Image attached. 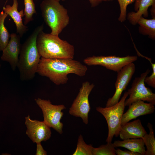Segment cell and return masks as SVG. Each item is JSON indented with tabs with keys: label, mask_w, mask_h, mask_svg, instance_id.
Listing matches in <instances>:
<instances>
[{
	"label": "cell",
	"mask_w": 155,
	"mask_h": 155,
	"mask_svg": "<svg viewBox=\"0 0 155 155\" xmlns=\"http://www.w3.org/2000/svg\"><path fill=\"white\" fill-rule=\"evenodd\" d=\"M151 13L153 18H155V3L152 5V8L150 9Z\"/></svg>",
	"instance_id": "cell-29"
},
{
	"label": "cell",
	"mask_w": 155,
	"mask_h": 155,
	"mask_svg": "<svg viewBox=\"0 0 155 155\" xmlns=\"http://www.w3.org/2000/svg\"><path fill=\"white\" fill-rule=\"evenodd\" d=\"M139 25L140 33L144 35L148 36L153 40L155 39V18L148 19L141 17L137 23Z\"/></svg>",
	"instance_id": "cell-18"
},
{
	"label": "cell",
	"mask_w": 155,
	"mask_h": 155,
	"mask_svg": "<svg viewBox=\"0 0 155 155\" xmlns=\"http://www.w3.org/2000/svg\"><path fill=\"white\" fill-rule=\"evenodd\" d=\"M114 147H122L125 148L131 151L137 152L141 155H145L146 150L143 139L132 138L116 140L113 143Z\"/></svg>",
	"instance_id": "cell-17"
},
{
	"label": "cell",
	"mask_w": 155,
	"mask_h": 155,
	"mask_svg": "<svg viewBox=\"0 0 155 155\" xmlns=\"http://www.w3.org/2000/svg\"><path fill=\"white\" fill-rule=\"evenodd\" d=\"M147 133L141 120L138 119L131 122H127L121 125L119 135L122 140L142 138Z\"/></svg>",
	"instance_id": "cell-14"
},
{
	"label": "cell",
	"mask_w": 155,
	"mask_h": 155,
	"mask_svg": "<svg viewBox=\"0 0 155 155\" xmlns=\"http://www.w3.org/2000/svg\"><path fill=\"white\" fill-rule=\"evenodd\" d=\"M150 71L148 69L142 73L140 77L135 78L131 87L128 90L129 97L125 100V106H129L134 102L140 100L146 101L155 104V94L150 88L146 87L144 81L146 77Z\"/></svg>",
	"instance_id": "cell-8"
},
{
	"label": "cell",
	"mask_w": 155,
	"mask_h": 155,
	"mask_svg": "<svg viewBox=\"0 0 155 155\" xmlns=\"http://www.w3.org/2000/svg\"><path fill=\"white\" fill-rule=\"evenodd\" d=\"M43 24L37 27L22 45L17 66L22 81L31 80L36 73L41 58L36 40L39 32L43 30Z\"/></svg>",
	"instance_id": "cell-2"
},
{
	"label": "cell",
	"mask_w": 155,
	"mask_h": 155,
	"mask_svg": "<svg viewBox=\"0 0 155 155\" xmlns=\"http://www.w3.org/2000/svg\"><path fill=\"white\" fill-rule=\"evenodd\" d=\"M115 147L111 142L107 143L98 148L93 147L92 149V155H116Z\"/></svg>",
	"instance_id": "cell-23"
},
{
	"label": "cell",
	"mask_w": 155,
	"mask_h": 155,
	"mask_svg": "<svg viewBox=\"0 0 155 155\" xmlns=\"http://www.w3.org/2000/svg\"><path fill=\"white\" fill-rule=\"evenodd\" d=\"M137 59V56L128 55L125 57L116 56H95L84 59V63L89 66L99 65L114 71L118 72L123 67L133 63Z\"/></svg>",
	"instance_id": "cell-9"
},
{
	"label": "cell",
	"mask_w": 155,
	"mask_h": 155,
	"mask_svg": "<svg viewBox=\"0 0 155 155\" xmlns=\"http://www.w3.org/2000/svg\"><path fill=\"white\" fill-rule=\"evenodd\" d=\"M35 100L42 110L44 122L50 128H53L61 134L63 124L60 120L63 115L62 111L66 108L65 106L63 104L54 105L50 100L40 98L35 99Z\"/></svg>",
	"instance_id": "cell-6"
},
{
	"label": "cell",
	"mask_w": 155,
	"mask_h": 155,
	"mask_svg": "<svg viewBox=\"0 0 155 155\" xmlns=\"http://www.w3.org/2000/svg\"><path fill=\"white\" fill-rule=\"evenodd\" d=\"M152 69L151 75L146 76L144 79V82L153 88H155V64L150 62Z\"/></svg>",
	"instance_id": "cell-25"
},
{
	"label": "cell",
	"mask_w": 155,
	"mask_h": 155,
	"mask_svg": "<svg viewBox=\"0 0 155 155\" xmlns=\"http://www.w3.org/2000/svg\"><path fill=\"white\" fill-rule=\"evenodd\" d=\"M135 70V65L132 63L117 72L116 80L115 84V92L112 97L108 99L106 107L112 106L119 102L123 92L126 89Z\"/></svg>",
	"instance_id": "cell-10"
},
{
	"label": "cell",
	"mask_w": 155,
	"mask_h": 155,
	"mask_svg": "<svg viewBox=\"0 0 155 155\" xmlns=\"http://www.w3.org/2000/svg\"><path fill=\"white\" fill-rule=\"evenodd\" d=\"M1 67V64L0 63V68Z\"/></svg>",
	"instance_id": "cell-31"
},
{
	"label": "cell",
	"mask_w": 155,
	"mask_h": 155,
	"mask_svg": "<svg viewBox=\"0 0 155 155\" xmlns=\"http://www.w3.org/2000/svg\"><path fill=\"white\" fill-rule=\"evenodd\" d=\"M92 7H95L98 6L103 1H110L113 0H88Z\"/></svg>",
	"instance_id": "cell-28"
},
{
	"label": "cell",
	"mask_w": 155,
	"mask_h": 155,
	"mask_svg": "<svg viewBox=\"0 0 155 155\" xmlns=\"http://www.w3.org/2000/svg\"><path fill=\"white\" fill-rule=\"evenodd\" d=\"M56 0L60 1H66V0Z\"/></svg>",
	"instance_id": "cell-30"
},
{
	"label": "cell",
	"mask_w": 155,
	"mask_h": 155,
	"mask_svg": "<svg viewBox=\"0 0 155 155\" xmlns=\"http://www.w3.org/2000/svg\"><path fill=\"white\" fill-rule=\"evenodd\" d=\"M94 86L93 83L90 84L88 81L83 82L69 111L71 115L81 118L86 124L88 122V113L90 109L89 96Z\"/></svg>",
	"instance_id": "cell-7"
},
{
	"label": "cell",
	"mask_w": 155,
	"mask_h": 155,
	"mask_svg": "<svg viewBox=\"0 0 155 155\" xmlns=\"http://www.w3.org/2000/svg\"><path fill=\"white\" fill-rule=\"evenodd\" d=\"M134 10L136 12L128 13L127 19L133 25H135L139 18L142 15L145 18L148 17L149 7L155 3V0H135Z\"/></svg>",
	"instance_id": "cell-16"
},
{
	"label": "cell",
	"mask_w": 155,
	"mask_h": 155,
	"mask_svg": "<svg viewBox=\"0 0 155 155\" xmlns=\"http://www.w3.org/2000/svg\"><path fill=\"white\" fill-rule=\"evenodd\" d=\"M91 145L86 144L84 141L82 136L80 135L78 138L76 150L73 155H92Z\"/></svg>",
	"instance_id": "cell-21"
},
{
	"label": "cell",
	"mask_w": 155,
	"mask_h": 155,
	"mask_svg": "<svg viewBox=\"0 0 155 155\" xmlns=\"http://www.w3.org/2000/svg\"><path fill=\"white\" fill-rule=\"evenodd\" d=\"M37 46L41 57L46 58L73 59L74 48L66 40L61 39L58 35L44 32L39 33Z\"/></svg>",
	"instance_id": "cell-3"
},
{
	"label": "cell",
	"mask_w": 155,
	"mask_h": 155,
	"mask_svg": "<svg viewBox=\"0 0 155 155\" xmlns=\"http://www.w3.org/2000/svg\"><path fill=\"white\" fill-rule=\"evenodd\" d=\"M147 126L149 129V133L148 134H146L142 138L147 148L145 155H155V138L153 126L150 123H148Z\"/></svg>",
	"instance_id": "cell-19"
},
{
	"label": "cell",
	"mask_w": 155,
	"mask_h": 155,
	"mask_svg": "<svg viewBox=\"0 0 155 155\" xmlns=\"http://www.w3.org/2000/svg\"><path fill=\"white\" fill-rule=\"evenodd\" d=\"M116 154L117 155H141L137 152H133L130 150H122L119 149H117L115 150Z\"/></svg>",
	"instance_id": "cell-26"
},
{
	"label": "cell",
	"mask_w": 155,
	"mask_h": 155,
	"mask_svg": "<svg viewBox=\"0 0 155 155\" xmlns=\"http://www.w3.org/2000/svg\"><path fill=\"white\" fill-rule=\"evenodd\" d=\"M25 119L26 134L33 143L46 141L50 139L51 134L50 127L44 121L32 120L29 115Z\"/></svg>",
	"instance_id": "cell-11"
},
{
	"label": "cell",
	"mask_w": 155,
	"mask_h": 155,
	"mask_svg": "<svg viewBox=\"0 0 155 155\" xmlns=\"http://www.w3.org/2000/svg\"><path fill=\"white\" fill-rule=\"evenodd\" d=\"M8 15L3 11L0 13V51H2L7 44L10 34L4 25Z\"/></svg>",
	"instance_id": "cell-20"
},
{
	"label": "cell",
	"mask_w": 155,
	"mask_h": 155,
	"mask_svg": "<svg viewBox=\"0 0 155 155\" xmlns=\"http://www.w3.org/2000/svg\"><path fill=\"white\" fill-rule=\"evenodd\" d=\"M87 70L86 65L73 59L41 57L36 73L48 78L56 85H60L67 83L69 74L83 77Z\"/></svg>",
	"instance_id": "cell-1"
},
{
	"label": "cell",
	"mask_w": 155,
	"mask_h": 155,
	"mask_svg": "<svg viewBox=\"0 0 155 155\" xmlns=\"http://www.w3.org/2000/svg\"><path fill=\"white\" fill-rule=\"evenodd\" d=\"M128 106L127 111L123 114L121 125L140 116L152 113L155 110L154 104L142 100L134 102Z\"/></svg>",
	"instance_id": "cell-13"
},
{
	"label": "cell",
	"mask_w": 155,
	"mask_h": 155,
	"mask_svg": "<svg viewBox=\"0 0 155 155\" xmlns=\"http://www.w3.org/2000/svg\"><path fill=\"white\" fill-rule=\"evenodd\" d=\"M21 38L17 33L11 34L7 44L2 51L1 60L9 63L13 71L17 68L18 63L22 46Z\"/></svg>",
	"instance_id": "cell-12"
},
{
	"label": "cell",
	"mask_w": 155,
	"mask_h": 155,
	"mask_svg": "<svg viewBox=\"0 0 155 155\" xmlns=\"http://www.w3.org/2000/svg\"><path fill=\"white\" fill-rule=\"evenodd\" d=\"M128 96L127 92H125L119 101L115 105L108 107L98 106L96 110L101 113L107 121L108 127V135L106 142H111L114 136L117 137L121 127L122 118L125 109V102Z\"/></svg>",
	"instance_id": "cell-5"
},
{
	"label": "cell",
	"mask_w": 155,
	"mask_h": 155,
	"mask_svg": "<svg viewBox=\"0 0 155 155\" xmlns=\"http://www.w3.org/2000/svg\"><path fill=\"white\" fill-rule=\"evenodd\" d=\"M40 7L42 17L51 30L50 33L59 36L69 23L67 10L56 0H43Z\"/></svg>",
	"instance_id": "cell-4"
},
{
	"label": "cell",
	"mask_w": 155,
	"mask_h": 155,
	"mask_svg": "<svg viewBox=\"0 0 155 155\" xmlns=\"http://www.w3.org/2000/svg\"><path fill=\"white\" fill-rule=\"evenodd\" d=\"M18 0H13L11 6L7 5L3 8V11L9 16L13 19L16 26V33L22 37L28 31V27L23 23L22 18L24 16V11L18 10Z\"/></svg>",
	"instance_id": "cell-15"
},
{
	"label": "cell",
	"mask_w": 155,
	"mask_h": 155,
	"mask_svg": "<svg viewBox=\"0 0 155 155\" xmlns=\"http://www.w3.org/2000/svg\"><path fill=\"white\" fill-rule=\"evenodd\" d=\"M24 24L26 25L33 20V16L36 13L35 4L33 0H24Z\"/></svg>",
	"instance_id": "cell-22"
},
{
	"label": "cell",
	"mask_w": 155,
	"mask_h": 155,
	"mask_svg": "<svg viewBox=\"0 0 155 155\" xmlns=\"http://www.w3.org/2000/svg\"><path fill=\"white\" fill-rule=\"evenodd\" d=\"M119 4L120 13L118 20L121 22H124L127 17V8L128 5L134 2L135 0H117Z\"/></svg>",
	"instance_id": "cell-24"
},
{
	"label": "cell",
	"mask_w": 155,
	"mask_h": 155,
	"mask_svg": "<svg viewBox=\"0 0 155 155\" xmlns=\"http://www.w3.org/2000/svg\"><path fill=\"white\" fill-rule=\"evenodd\" d=\"M36 143L37 148L35 154L36 155H47V152L43 149L41 144V142H38Z\"/></svg>",
	"instance_id": "cell-27"
}]
</instances>
